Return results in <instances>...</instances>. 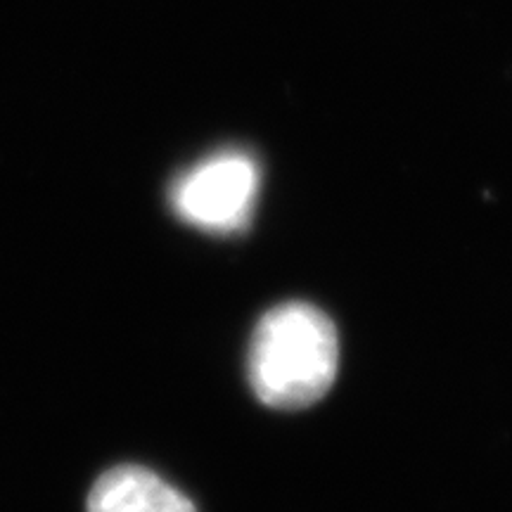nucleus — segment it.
I'll list each match as a JSON object with an SVG mask.
<instances>
[{
  "label": "nucleus",
  "mask_w": 512,
  "mask_h": 512,
  "mask_svg": "<svg viewBox=\"0 0 512 512\" xmlns=\"http://www.w3.org/2000/svg\"><path fill=\"white\" fill-rule=\"evenodd\" d=\"M339 339L332 320L304 302L280 304L256 325L247 373L256 399L278 411L306 408L337 377Z\"/></svg>",
  "instance_id": "nucleus-1"
},
{
  "label": "nucleus",
  "mask_w": 512,
  "mask_h": 512,
  "mask_svg": "<svg viewBox=\"0 0 512 512\" xmlns=\"http://www.w3.org/2000/svg\"><path fill=\"white\" fill-rule=\"evenodd\" d=\"M259 188L256 159L242 150H226L176 178L171 207L185 223L207 233H238L252 219Z\"/></svg>",
  "instance_id": "nucleus-2"
},
{
  "label": "nucleus",
  "mask_w": 512,
  "mask_h": 512,
  "mask_svg": "<svg viewBox=\"0 0 512 512\" xmlns=\"http://www.w3.org/2000/svg\"><path fill=\"white\" fill-rule=\"evenodd\" d=\"M88 512H197L185 494L155 472L121 465L105 472L88 494Z\"/></svg>",
  "instance_id": "nucleus-3"
}]
</instances>
